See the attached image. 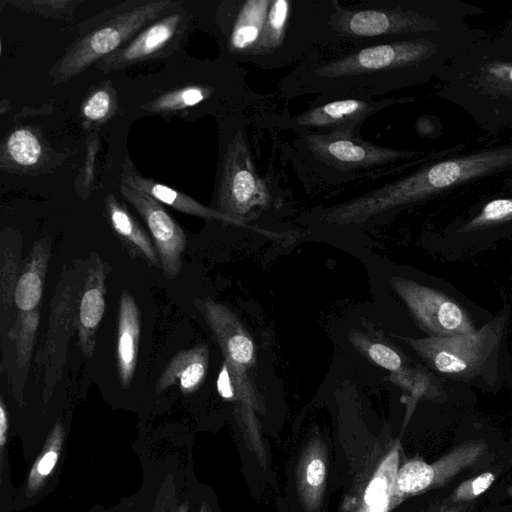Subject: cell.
I'll list each match as a JSON object with an SVG mask.
<instances>
[{
    "label": "cell",
    "mask_w": 512,
    "mask_h": 512,
    "mask_svg": "<svg viewBox=\"0 0 512 512\" xmlns=\"http://www.w3.org/2000/svg\"><path fill=\"white\" fill-rule=\"evenodd\" d=\"M120 179L122 184L146 193L161 204L168 205L179 212L200 217L207 221H218L233 227L242 228L236 221L214 208L199 203L183 192L145 178L135 169L130 159H126L122 164Z\"/></svg>",
    "instance_id": "cell-19"
},
{
    "label": "cell",
    "mask_w": 512,
    "mask_h": 512,
    "mask_svg": "<svg viewBox=\"0 0 512 512\" xmlns=\"http://www.w3.org/2000/svg\"><path fill=\"white\" fill-rule=\"evenodd\" d=\"M496 479L493 472L486 471L475 477L464 480L451 493L449 502L467 504L487 491Z\"/></svg>",
    "instance_id": "cell-35"
},
{
    "label": "cell",
    "mask_w": 512,
    "mask_h": 512,
    "mask_svg": "<svg viewBox=\"0 0 512 512\" xmlns=\"http://www.w3.org/2000/svg\"><path fill=\"white\" fill-rule=\"evenodd\" d=\"M40 322V308L28 312L17 311V320L12 335L2 341L8 348L2 350V355L6 352L7 357L2 359V363L7 361L13 355L12 361L6 367L10 384H14L16 373L21 375L25 381L27 368L32 356L35 336Z\"/></svg>",
    "instance_id": "cell-26"
},
{
    "label": "cell",
    "mask_w": 512,
    "mask_h": 512,
    "mask_svg": "<svg viewBox=\"0 0 512 512\" xmlns=\"http://www.w3.org/2000/svg\"><path fill=\"white\" fill-rule=\"evenodd\" d=\"M498 35L512 44V17L505 23Z\"/></svg>",
    "instance_id": "cell-40"
},
{
    "label": "cell",
    "mask_w": 512,
    "mask_h": 512,
    "mask_svg": "<svg viewBox=\"0 0 512 512\" xmlns=\"http://www.w3.org/2000/svg\"><path fill=\"white\" fill-rule=\"evenodd\" d=\"M246 118L232 117L223 144L220 171L215 190L214 209L236 221L243 229L272 239L286 238L251 222L278 211L284 205V190L276 176L262 175L257 169Z\"/></svg>",
    "instance_id": "cell-7"
},
{
    "label": "cell",
    "mask_w": 512,
    "mask_h": 512,
    "mask_svg": "<svg viewBox=\"0 0 512 512\" xmlns=\"http://www.w3.org/2000/svg\"><path fill=\"white\" fill-rule=\"evenodd\" d=\"M483 440L463 442L432 463L414 457L400 464L393 487L391 510L410 497L438 489L451 482L484 455Z\"/></svg>",
    "instance_id": "cell-14"
},
{
    "label": "cell",
    "mask_w": 512,
    "mask_h": 512,
    "mask_svg": "<svg viewBox=\"0 0 512 512\" xmlns=\"http://www.w3.org/2000/svg\"><path fill=\"white\" fill-rule=\"evenodd\" d=\"M295 476L302 507L306 512H319L326 491L327 448L318 434L313 435L302 449Z\"/></svg>",
    "instance_id": "cell-20"
},
{
    "label": "cell",
    "mask_w": 512,
    "mask_h": 512,
    "mask_svg": "<svg viewBox=\"0 0 512 512\" xmlns=\"http://www.w3.org/2000/svg\"><path fill=\"white\" fill-rule=\"evenodd\" d=\"M218 392L226 400H234V389L227 365L224 363L217 381Z\"/></svg>",
    "instance_id": "cell-38"
},
{
    "label": "cell",
    "mask_w": 512,
    "mask_h": 512,
    "mask_svg": "<svg viewBox=\"0 0 512 512\" xmlns=\"http://www.w3.org/2000/svg\"><path fill=\"white\" fill-rule=\"evenodd\" d=\"M508 171H512V142L428 160L410 173L370 191L314 210L313 222L330 228L369 224L471 181Z\"/></svg>",
    "instance_id": "cell-3"
},
{
    "label": "cell",
    "mask_w": 512,
    "mask_h": 512,
    "mask_svg": "<svg viewBox=\"0 0 512 512\" xmlns=\"http://www.w3.org/2000/svg\"><path fill=\"white\" fill-rule=\"evenodd\" d=\"M180 4L172 0L126 1L85 21L78 29L80 37L49 69L53 84L75 78Z\"/></svg>",
    "instance_id": "cell-9"
},
{
    "label": "cell",
    "mask_w": 512,
    "mask_h": 512,
    "mask_svg": "<svg viewBox=\"0 0 512 512\" xmlns=\"http://www.w3.org/2000/svg\"><path fill=\"white\" fill-rule=\"evenodd\" d=\"M222 88L218 84H191L159 95L142 105L151 113H170L193 107L217 96Z\"/></svg>",
    "instance_id": "cell-29"
},
{
    "label": "cell",
    "mask_w": 512,
    "mask_h": 512,
    "mask_svg": "<svg viewBox=\"0 0 512 512\" xmlns=\"http://www.w3.org/2000/svg\"><path fill=\"white\" fill-rule=\"evenodd\" d=\"M0 255L1 338L5 340L12 335L17 320L14 298L20 274L21 245L2 241Z\"/></svg>",
    "instance_id": "cell-27"
},
{
    "label": "cell",
    "mask_w": 512,
    "mask_h": 512,
    "mask_svg": "<svg viewBox=\"0 0 512 512\" xmlns=\"http://www.w3.org/2000/svg\"><path fill=\"white\" fill-rule=\"evenodd\" d=\"M335 0H223L214 20L224 57L272 70L331 46Z\"/></svg>",
    "instance_id": "cell-2"
},
{
    "label": "cell",
    "mask_w": 512,
    "mask_h": 512,
    "mask_svg": "<svg viewBox=\"0 0 512 512\" xmlns=\"http://www.w3.org/2000/svg\"><path fill=\"white\" fill-rule=\"evenodd\" d=\"M209 366V347L206 343L179 351L159 376L155 389L162 392L178 383L184 394L195 392L203 383Z\"/></svg>",
    "instance_id": "cell-22"
},
{
    "label": "cell",
    "mask_w": 512,
    "mask_h": 512,
    "mask_svg": "<svg viewBox=\"0 0 512 512\" xmlns=\"http://www.w3.org/2000/svg\"><path fill=\"white\" fill-rule=\"evenodd\" d=\"M294 135L291 141L282 144L281 152L310 191L334 189L398 174L411 166L421 165L431 157L422 158V151L378 145L356 133L303 131Z\"/></svg>",
    "instance_id": "cell-4"
},
{
    "label": "cell",
    "mask_w": 512,
    "mask_h": 512,
    "mask_svg": "<svg viewBox=\"0 0 512 512\" xmlns=\"http://www.w3.org/2000/svg\"><path fill=\"white\" fill-rule=\"evenodd\" d=\"M87 265L83 260L65 263L51 301L46 339L36 358L43 371V399L47 402L62 378L67 345L78 328V306Z\"/></svg>",
    "instance_id": "cell-11"
},
{
    "label": "cell",
    "mask_w": 512,
    "mask_h": 512,
    "mask_svg": "<svg viewBox=\"0 0 512 512\" xmlns=\"http://www.w3.org/2000/svg\"><path fill=\"white\" fill-rule=\"evenodd\" d=\"M199 512H212V509L206 502H203Z\"/></svg>",
    "instance_id": "cell-41"
},
{
    "label": "cell",
    "mask_w": 512,
    "mask_h": 512,
    "mask_svg": "<svg viewBox=\"0 0 512 512\" xmlns=\"http://www.w3.org/2000/svg\"><path fill=\"white\" fill-rule=\"evenodd\" d=\"M489 33L478 28L316 48L277 83L288 103L308 94L375 98L436 78L455 56Z\"/></svg>",
    "instance_id": "cell-1"
},
{
    "label": "cell",
    "mask_w": 512,
    "mask_h": 512,
    "mask_svg": "<svg viewBox=\"0 0 512 512\" xmlns=\"http://www.w3.org/2000/svg\"><path fill=\"white\" fill-rule=\"evenodd\" d=\"M416 96L357 98L318 95L307 109L291 115L282 110L273 122V128L296 132L328 134L349 132L360 134L363 123L372 115L394 105L415 102Z\"/></svg>",
    "instance_id": "cell-12"
},
{
    "label": "cell",
    "mask_w": 512,
    "mask_h": 512,
    "mask_svg": "<svg viewBox=\"0 0 512 512\" xmlns=\"http://www.w3.org/2000/svg\"><path fill=\"white\" fill-rule=\"evenodd\" d=\"M353 346L374 364L395 373L404 367L401 355L392 347L373 340L358 330H350Z\"/></svg>",
    "instance_id": "cell-32"
},
{
    "label": "cell",
    "mask_w": 512,
    "mask_h": 512,
    "mask_svg": "<svg viewBox=\"0 0 512 512\" xmlns=\"http://www.w3.org/2000/svg\"><path fill=\"white\" fill-rule=\"evenodd\" d=\"M435 94L460 107L483 130H512V44L490 35L451 59Z\"/></svg>",
    "instance_id": "cell-6"
},
{
    "label": "cell",
    "mask_w": 512,
    "mask_h": 512,
    "mask_svg": "<svg viewBox=\"0 0 512 512\" xmlns=\"http://www.w3.org/2000/svg\"><path fill=\"white\" fill-rule=\"evenodd\" d=\"M193 15L180 6L144 28L131 41L103 58L95 67L115 72L144 61L163 58L175 52L183 40Z\"/></svg>",
    "instance_id": "cell-16"
},
{
    "label": "cell",
    "mask_w": 512,
    "mask_h": 512,
    "mask_svg": "<svg viewBox=\"0 0 512 512\" xmlns=\"http://www.w3.org/2000/svg\"><path fill=\"white\" fill-rule=\"evenodd\" d=\"M140 312L132 295L121 294L117 326V371L122 386L129 388L137 366Z\"/></svg>",
    "instance_id": "cell-21"
},
{
    "label": "cell",
    "mask_w": 512,
    "mask_h": 512,
    "mask_svg": "<svg viewBox=\"0 0 512 512\" xmlns=\"http://www.w3.org/2000/svg\"><path fill=\"white\" fill-rule=\"evenodd\" d=\"M9 4L17 9L42 17L65 19L72 16V12L79 1L74 0H14Z\"/></svg>",
    "instance_id": "cell-34"
},
{
    "label": "cell",
    "mask_w": 512,
    "mask_h": 512,
    "mask_svg": "<svg viewBox=\"0 0 512 512\" xmlns=\"http://www.w3.org/2000/svg\"><path fill=\"white\" fill-rule=\"evenodd\" d=\"M508 316L501 313L478 330L448 336L401 337L435 372L456 380L478 376L498 349L506 332Z\"/></svg>",
    "instance_id": "cell-10"
},
{
    "label": "cell",
    "mask_w": 512,
    "mask_h": 512,
    "mask_svg": "<svg viewBox=\"0 0 512 512\" xmlns=\"http://www.w3.org/2000/svg\"><path fill=\"white\" fill-rule=\"evenodd\" d=\"M390 379L398 387L409 393L404 425L409 421L420 399L442 401L446 398L440 381L425 368L404 366L399 371L391 373Z\"/></svg>",
    "instance_id": "cell-28"
},
{
    "label": "cell",
    "mask_w": 512,
    "mask_h": 512,
    "mask_svg": "<svg viewBox=\"0 0 512 512\" xmlns=\"http://www.w3.org/2000/svg\"><path fill=\"white\" fill-rule=\"evenodd\" d=\"M64 437L63 424L58 420L50 430L39 456L29 471L26 484L29 496L38 493L52 474L62 451Z\"/></svg>",
    "instance_id": "cell-30"
},
{
    "label": "cell",
    "mask_w": 512,
    "mask_h": 512,
    "mask_svg": "<svg viewBox=\"0 0 512 512\" xmlns=\"http://www.w3.org/2000/svg\"><path fill=\"white\" fill-rule=\"evenodd\" d=\"M483 9L461 0H335L330 47L359 46L392 38L463 31ZM328 48V47H327Z\"/></svg>",
    "instance_id": "cell-5"
},
{
    "label": "cell",
    "mask_w": 512,
    "mask_h": 512,
    "mask_svg": "<svg viewBox=\"0 0 512 512\" xmlns=\"http://www.w3.org/2000/svg\"><path fill=\"white\" fill-rule=\"evenodd\" d=\"M222 352L234 389L235 418L247 448L259 465L268 468V453L258 414L265 413L254 378V341L239 319L225 304L205 297L195 302Z\"/></svg>",
    "instance_id": "cell-8"
},
{
    "label": "cell",
    "mask_w": 512,
    "mask_h": 512,
    "mask_svg": "<svg viewBox=\"0 0 512 512\" xmlns=\"http://www.w3.org/2000/svg\"><path fill=\"white\" fill-rule=\"evenodd\" d=\"M390 283L429 336L448 337L476 330L467 312L444 293L398 276L392 277Z\"/></svg>",
    "instance_id": "cell-15"
},
{
    "label": "cell",
    "mask_w": 512,
    "mask_h": 512,
    "mask_svg": "<svg viewBox=\"0 0 512 512\" xmlns=\"http://www.w3.org/2000/svg\"><path fill=\"white\" fill-rule=\"evenodd\" d=\"M164 488H161L156 499L154 512H188L189 502L185 501L178 505L175 496V489L166 482Z\"/></svg>",
    "instance_id": "cell-36"
},
{
    "label": "cell",
    "mask_w": 512,
    "mask_h": 512,
    "mask_svg": "<svg viewBox=\"0 0 512 512\" xmlns=\"http://www.w3.org/2000/svg\"><path fill=\"white\" fill-rule=\"evenodd\" d=\"M47 159L48 148L32 128L20 127L12 130L1 146L2 169L26 172L44 166Z\"/></svg>",
    "instance_id": "cell-25"
},
{
    "label": "cell",
    "mask_w": 512,
    "mask_h": 512,
    "mask_svg": "<svg viewBox=\"0 0 512 512\" xmlns=\"http://www.w3.org/2000/svg\"><path fill=\"white\" fill-rule=\"evenodd\" d=\"M120 192L150 231L164 276L167 279L176 278L181 271L182 255L186 249L185 232L164 206L151 196L122 183Z\"/></svg>",
    "instance_id": "cell-17"
},
{
    "label": "cell",
    "mask_w": 512,
    "mask_h": 512,
    "mask_svg": "<svg viewBox=\"0 0 512 512\" xmlns=\"http://www.w3.org/2000/svg\"><path fill=\"white\" fill-rule=\"evenodd\" d=\"M50 255V238L44 237L35 242L17 280L14 298L17 311L40 308Z\"/></svg>",
    "instance_id": "cell-23"
},
{
    "label": "cell",
    "mask_w": 512,
    "mask_h": 512,
    "mask_svg": "<svg viewBox=\"0 0 512 512\" xmlns=\"http://www.w3.org/2000/svg\"><path fill=\"white\" fill-rule=\"evenodd\" d=\"M9 432V415L3 397L0 398V471L4 464V450Z\"/></svg>",
    "instance_id": "cell-37"
},
{
    "label": "cell",
    "mask_w": 512,
    "mask_h": 512,
    "mask_svg": "<svg viewBox=\"0 0 512 512\" xmlns=\"http://www.w3.org/2000/svg\"><path fill=\"white\" fill-rule=\"evenodd\" d=\"M466 504L448 503H431L427 512H467Z\"/></svg>",
    "instance_id": "cell-39"
},
{
    "label": "cell",
    "mask_w": 512,
    "mask_h": 512,
    "mask_svg": "<svg viewBox=\"0 0 512 512\" xmlns=\"http://www.w3.org/2000/svg\"><path fill=\"white\" fill-rule=\"evenodd\" d=\"M105 278L104 263L93 253L88 260L78 306V341L86 357L93 355L98 327L105 312Z\"/></svg>",
    "instance_id": "cell-18"
},
{
    "label": "cell",
    "mask_w": 512,
    "mask_h": 512,
    "mask_svg": "<svg viewBox=\"0 0 512 512\" xmlns=\"http://www.w3.org/2000/svg\"><path fill=\"white\" fill-rule=\"evenodd\" d=\"M106 218L121 243L134 256L142 257L153 266L160 262L155 246L145 230L113 194L105 198Z\"/></svg>",
    "instance_id": "cell-24"
},
{
    "label": "cell",
    "mask_w": 512,
    "mask_h": 512,
    "mask_svg": "<svg viewBox=\"0 0 512 512\" xmlns=\"http://www.w3.org/2000/svg\"><path fill=\"white\" fill-rule=\"evenodd\" d=\"M402 446L380 437L364 456L337 512H391V499Z\"/></svg>",
    "instance_id": "cell-13"
},
{
    "label": "cell",
    "mask_w": 512,
    "mask_h": 512,
    "mask_svg": "<svg viewBox=\"0 0 512 512\" xmlns=\"http://www.w3.org/2000/svg\"><path fill=\"white\" fill-rule=\"evenodd\" d=\"M117 95L113 86L103 83L85 98L81 106V115L88 125L102 124L117 111Z\"/></svg>",
    "instance_id": "cell-33"
},
{
    "label": "cell",
    "mask_w": 512,
    "mask_h": 512,
    "mask_svg": "<svg viewBox=\"0 0 512 512\" xmlns=\"http://www.w3.org/2000/svg\"><path fill=\"white\" fill-rule=\"evenodd\" d=\"M506 492H507V494H508L510 497H512V485H510V486H508V487L506 488Z\"/></svg>",
    "instance_id": "cell-42"
},
{
    "label": "cell",
    "mask_w": 512,
    "mask_h": 512,
    "mask_svg": "<svg viewBox=\"0 0 512 512\" xmlns=\"http://www.w3.org/2000/svg\"><path fill=\"white\" fill-rule=\"evenodd\" d=\"M512 224V197L487 201L479 211L466 219L457 229L458 233L484 231Z\"/></svg>",
    "instance_id": "cell-31"
}]
</instances>
